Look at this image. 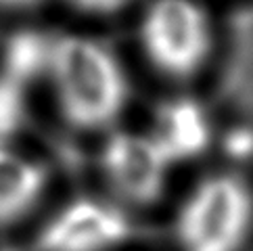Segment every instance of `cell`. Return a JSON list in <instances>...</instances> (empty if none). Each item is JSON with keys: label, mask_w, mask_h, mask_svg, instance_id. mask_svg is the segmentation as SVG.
<instances>
[{"label": "cell", "mask_w": 253, "mask_h": 251, "mask_svg": "<svg viewBox=\"0 0 253 251\" xmlns=\"http://www.w3.org/2000/svg\"><path fill=\"white\" fill-rule=\"evenodd\" d=\"M50 169L38 157L11 147L0 151V228L13 226L42 203Z\"/></svg>", "instance_id": "6"}, {"label": "cell", "mask_w": 253, "mask_h": 251, "mask_svg": "<svg viewBox=\"0 0 253 251\" xmlns=\"http://www.w3.org/2000/svg\"><path fill=\"white\" fill-rule=\"evenodd\" d=\"M52 38L55 34L44 30H17L2 46L0 71L30 90L34 82L46 76Z\"/></svg>", "instance_id": "8"}, {"label": "cell", "mask_w": 253, "mask_h": 251, "mask_svg": "<svg viewBox=\"0 0 253 251\" xmlns=\"http://www.w3.org/2000/svg\"><path fill=\"white\" fill-rule=\"evenodd\" d=\"M65 2L88 17H111L115 13H122L136 0H65Z\"/></svg>", "instance_id": "10"}, {"label": "cell", "mask_w": 253, "mask_h": 251, "mask_svg": "<svg viewBox=\"0 0 253 251\" xmlns=\"http://www.w3.org/2000/svg\"><path fill=\"white\" fill-rule=\"evenodd\" d=\"M28 88L0 71V151L17 147L30 115Z\"/></svg>", "instance_id": "9"}, {"label": "cell", "mask_w": 253, "mask_h": 251, "mask_svg": "<svg viewBox=\"0 0 253 251\" xmlns=\"http://www.w3.org/2000/svg\"><path fill=\"white\" fill-rule=\"evenodd\" d=\"M134 235L126 205L113 197L78 195L63 201L40 224L36 251H115Z\"/></svg>", "instance_id": "4"}, {"label": "cell", "mask_w": 253, "mask_h": 251, "mask_svg": "<svg viewBox=\"0 0 253 251\" xmlns=\"http://www.w3.org/2000/svg\"><path fill=\"white\" fill-rule=\"evenodd\" d=\"M151 132L174 166L205 153L211 142V122L205 107L186 96L171 98L161 107Z\"/></svg>", "instance_id": "7"}, {"label": "cell", "mask_w": 253, "mask_h": 251, "mask_svg": "<svg viewBox=\"0 0 253 251\" xmlns=\"http://www.w3.org/2000/svg\"><path fill=\"white\" fill-rule=\"evenodd\" d=\"M48 0H0V11L6 13H30L44 6Z\"/></svg>", "instance_id": "11"}, {"label": "cell", "mask_w": 253, "mask_h": 251, "mask_svg": "<svg viewBox=\"0 0 253 251\" xmlns=\"http://www.w3.org/2000/svg\"><path fill=\"white\" fill-rule=\"evenodd\" d=\"M138 42L144 59L161 76L191 80L213 55V19L199 0H151L138 21Z\"/></svg>", "instance_id": "3"}, {"label": "cell", "mask_w": 253, "mask_h": 251, "mask_svg": "<svg viewBox=\"0 0 253 251\" xmlns=\"http://www.w3.org/2000/svg\"><path fill=\"white\" fill-rule=\"evenodd\" d=\"M44 80L61 118L82 132H111L132 94L122 59L86 34H55Z\"/></svg>", "instance_id": "1"}, {"label": "cell", "mask_w": 253, "mask_h": 251, "mask_svg": "<svg viewBox=\"0 0 253 251\" xmlns=\"http://www.w3.org/2000/svg\"><path fill=\"white\" fill-rule=\"evenodd\" d=\"M253 235V188L239 174L201 178L174 218L178 251H243Z\"/></svg>", "instance_id": "2"}, {"label": "cell", "mask_w": 253, "mask_h": 251, "mask_svg": "<svg viewBox=\"0 0 253 251\" xmlns=\"http://www.w3.org/2000/svg\"><path fill=\"white\" fill-rule=\"evenodd\" d=\"M98 166L113 199L122 205H153L164 197L174 161L151 130L113 128L103 140Z\"/></svg>", "instance_id": "5"}]
</instances>
